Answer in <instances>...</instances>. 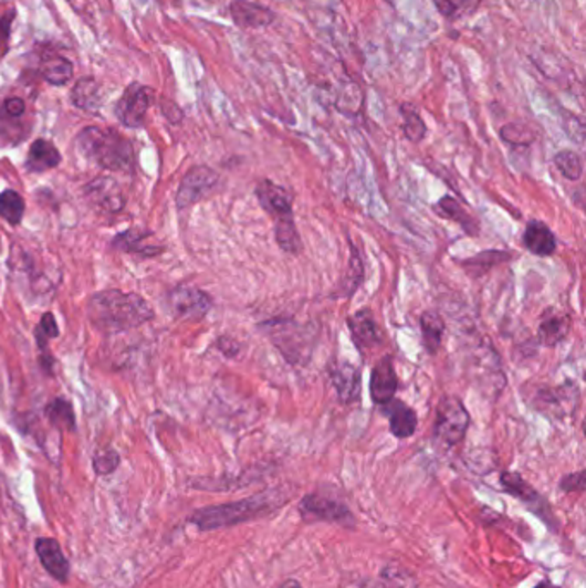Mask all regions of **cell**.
Masks as SVG:
<instances>
[{
  "mask_svg": "<svg viewBox=\"0 0 586 588\" xmlns=\"http://www.w3.org/2000/svg\"><path fill=\"white\" fill-rule=\"evenodd\" d=\"M76 145L89 163L107 171L126 173L134 165L131 142L116 130L89 126L78 134Z\"/></svg>",
  "mask_w": 586,
  "mask_h": 588,
  "instance_id": "obj_3",
  "label": "cell"
},
{
  "mask_svg": "<svg viewBox=\"0 0 586 588\" xmlns=\"http://www.w3.org/2000/svg\"><path fill=\"white\" fill-rule=\"evenodd\" d=\"M535 588H559V587H556V585H552V583H549V582H543V583H540L539 587H535Z\"/></svg>",
  "mask_w": 586,
  "mask_h": 588,
  "instance_id": "obj_46",
  "label": "cell"
},
{
  "mask_svg": "<svg viewBox=\"0 0 586 588\" xmlns=\"http://www.w3.org/2000/svg\"><path fill=\"white\" fill-rule=\"evenodd\" d=\"M397 381L396 367L392 356H383L381 362L373 367L370 373V396L371 401L379 406L387 404L396 397Z\"/></svg>",
  "mask_w": 586,
  "mask_h": 588,
  "instance_id": "obj_13",
  "label": "cell"
},
{
  "mask_svg": "<svg viewBox=\"0 0 586 588\" xmlns=\"http://www.w3.org/2000/svg\"><path fill=\"white\" fill-rule=\"evenodd\" d=\"M17 13L15 7L2 4L0 5V58L5 56L7 52V44H9V35H11V26Z\"/></svg>",
  "mask_w": 586,
  "mask_h": 588,
  "instance_id": "obj_40",
  "label": "cell"
},
{
  "mask_svg": "<svg viewBox=\"0 0 586 588\" xmlns=\"http://www.w3.org/2000/svg\"><path fill=\"white\" fill-rule=\"evenodd\" d=\"M560 488L564 492H583L585 490V470L566 475L560 482Z\"/></svg>",
  "mask_w": 586,
  "mask_h": 588,
  "instance_id": "obj_42",
  "label": "cell"
},
{
  "mask_svg": "<svg viewBox=\"0 0 586 588\" xmlns=\"http://www.w3.org/2000/svg\"><path fill=\"white\" fill-rule=\"evenodd\" d=\"M35 336H37V342L38 348L47 353L48 350V339H56L59 336V325L56 322L54 313L47 311L40 319V324L35 329Z\"/></svg>",
  "mask_w": 586,
  "mask_h": 588,
  "instance_id": "obj_38",
  "label": "cell"
},
{
  "mask_svg": "<svg viewBox=\"0 0 586 588\" xmlns=\"http://www.w3.org/2000/svg\"><path fill=\"white\" fill-rule=\"evenodd\" d=\"M350 243V262H348V268L342 276V280L339 282L336 291L332 293L334 299H348L354 296V293L361 288L363 280H365V265H363V258L361 253L356 248V245Z\"/></svg>",
  "mask_w": 586,
  "mask_h": 588,
  "instance_id": "obj_19",
  "label": "cell"
},
{
  "mask_svg": "<svg viewBox=\"0 0 586 588\" xmlns=\"http://www.w3.org/2000/svg\"><path fill=\"white\" fill-rule=\"evenodd\" d=\"M571 331V319L568 313L557 309H549L543 313L539 324V341L547 348H556Z\"/></svg>",
  "mask_w": 586,
  "mask_h": 588,
  "instance_id": "obj_17",
  "label": "cell"
},
{
  "mask_svg": "<svg viewBox=\"0 0 586 588\" xmlns=\"http://www.w3.org/2000/svg\"><path fill=\"white\" fill-rule=\"evenodd\" d=\"M229 15L233 17L235 26L245 30L268 28L277 19V15L270 7L251 0H233L229 4Z\"/></svg>",
  "mask_w": 586,
  "mask_h": 588,
  "instance_id": "obj_15",
  "label": "cell"
},
{
  "mask_svg": "<svg viewBox=\"0 0 586 588\" xmlns=\"http://www.w3.org/2000/svg\"><path fill=\"white\" fill-rule=\"evenodd\" d=\"M87 313L91 325L102 332L131 331L153 317V310L145 298L119 289L93 294L89 299Z\"/></svg>",
  "mask_w": 586,
  "mask_h": 588,
  "instance_id": "obj_1",
  "label": "cell"
},
{
  "mask_svg": "<svg viewBox=\"0 0 586 588\" xmlns=\"http://www.w3.org/2000/svg\"><path fill=\"white\" fill-rule=\"evenodd\" d=\"M45 415L48 418V422L58 428H64V430H74L76 428V418H74L73 404L62 397L52 399L47 408H45Z\"/></svg>",
  "mask_w": 586,
  "mask_h": 588,
  "instance_id": "obj_30",
  "label": "cell"
},
{
  "mask_svg": "<svg viewBox=\"0 0 586 588\" xmlns=\"http://www.w3.org/2000/svg\"><path fill=\"white\" fill-rule=\"evenodd\" d=\"M274 235H276L278 248L284 253L296 257L303 251V239L296 227V222H286L280 226H274Z\"/></svg>",
  "mask_w": 586,
  "mask_h": 588,
  "instance_id": "obj_32",
  "label": "cell"
},
{
  "mask_svg": "<svg viewBox=\"0 0 586 588\" xmlns=\"http://www.w3.org/2000/svg\"><path fill=\"white\" fill-rule=\"evenodd\" d=\"M445 19H459L475 15L484 0H432Z\"/></svg>",
  "mask_w": 586,
  "mask_h": 588,
  "instance_id": "obj_34",
  "label": "cell"
},
{
  "mask_svg": "<svg viewBox=\"0 0 586 588\" xmlns=\"http://www.w3.org/2000/svg\"><path fill=\"white\" fill-rule=\"evenodd\" d=\"M508 260H511L509 251L487 250L478 253L476 257L466 258L459 264L463 265V268L468 272L471 278H480V276L487 274L490 268H494L496 265L504 264Z\"/></svg>",
  "mask_w": 586,
  "mask_h": 588,
  "instance_id": "obj_28",
  "label": "cell"
},
{
  "mask_svg": "<svg viewBox=\"0 0 586 588\" xmlns=\"http://www.w3.org/2000/svg\"><path fill=\"white\" fill-rule=\"evenodd\" d=\"M382 585L385 588H416V578L399 564H387L382 570Z\"/></svg>",
  "mask_w": 586,
  "mask_h": 588,
  "instance_id": "obj_37",
  "label": "cell"
},
{
  "mask_svg": "<svg viewBox=\"0 0 586 588\" xmlns=\"http://www.w3.org/2000/svg\"><path fill=\"white\" fill-rule=\"evenodd\" d=\"M500 138L513 147H529L535 142L537 132L523 122H511L500 130Z\"/></svg>",
  "mask_w": 586,
  "mask_h": 588,
  "instance_id": "obj_36",
  "label": "cell"
},
{
  "mask_svg": "<svg viewBox=\"0 0 586 588\" xmlns=\"http://www.w3.org/2000/svg\"><path fill=\"white\" fill-rule=\"evenodd\" d=\"M383 413L389 416V428L391 434L397 439H408L418 426V416L413 408H410L404 401L392 399L387 404L381 406Z\"/></svg>",
  "mask_w": 586,
  "mask_h": 588,
  "instance_id": "obj_18",
  "label": "cell"
},
{
  "mask_svg": "<svg viewBox=\"0 0 586 588\" xmlns=\"http://www.w3.org/2000/svg\"><path fill=\"white\" fill-rule=\"evenodd\" d=\"M401 116H403V132L406 140L411 143H422L426 136V124L420 112L413 103H403L401 105Z\"/></svg>",
  "mask_w": 586,
  "mask_h": 588,
  "instance_id": "obj_29",
  "label": "cell"
},
{
  "mask_svg": "<svg viewBox=\"0 0 586 588\" xmlns=\"http://www.w3.org/2000/svg\"><path fill=\"white\" fill-rule=\"evenodd\" d=\"M219 348L220 352L225 354V356H229V358H235V354L239 353V344L235 342V339H220Z\"/></svg>",
  "mask_w": 586,
  "mask_h": 588,
  "instance_id": "obj_43",
  "label": "cell"
},
{
  "mask_svg": "<svg viewBox=\"0 0 586 588\" xmlns=\"http://www.w3.org/2000/svg\"><path fill=\"white\" fill-rule=\"evenodd\" d=\"M363 102H365V95H363V91L356 83L348 81L346 87L339 89L336 107H338L339 112H342L344 116H350V118L356 116L361 110Z\"/></svg>",
  "mask_w": 586,
  "mask_h": 588,
  "instance_id": "obj_31",
  "label": "cell"
},
{
  "mask_svg": "<svg viewBox=\"0 0 586 588\" xmlns=\"http://www.w3.org/2000/svg\"><path fill=\"white\" fill-rule=\"evenodd\" d=\"M255 194L260 206L274 219L276 226L294 221L293 196L284 186L270 179H264L256 184Z\"/></svg>",
  "mask_w": 586,
  "mask_h": 588,
  "instance_id": "obj_9",
  "label": "cell"
},
{
  "mask_svg": "<svg viewBox=\"0 0 586 588\" xmlns=\"http://www.w3.org/2000/svg\"><path fill=\"white\" fill-rule=\"evenodd\" d=\"M62 157L60 152L54 143L48 140H37L33 142L26 159V169L30 173H45L50 169H56L59 165Z\"/></svg>",
  "mask_w": 586,
  "mask_h": 588,
  "instance_id": "obj_24",
  "label": "cell"
},
{
  "mask_svg": "<svg viewBox=\"0 0 586 588\" xmlns=\"http://www.w3.org/2000/svg\"><path fill=\"white\" fill-rule=\"evenodd\" d=\"M500 484L511 496L527 502L529 509H533L535 513H539L542 518H545V515H547V502L539 496V492L533 487L525 482V478L519 473H514V471L502 473L500 475Z\"/></svg>",
  "mask_w": 586,
  "mask_h": 588,
  "instance_id": "obj_21",
  "label": "cell"
},
{
  "mask_svg": "<svg viewBox=\"0 0 586 588\" xmlns=\"http://www.w3.org/2000/svg\"><path fill=\"white\" fill-rule=\"evenodd\" d=\"M219 179V174L206 165L193 167L179 184L176 196L177 208L184 210L188 206L202 202L217 188Z\"/></svg>",
  "mask_w": 586,
  "mask_h": 588,
  "instance_id": "obj_7",
  "label": "cell"
},
{
  "mask_svg": "<svg viewBox=\"0 0 586 588\" xmlns=\"http://www.w3.org/2000/svg\"><path fill=\"white\" fill-rule=\"evenodd\" d=\"M40 73L44 76L45 81L54 87H64L71 81L74 69L71 60L62 58V56H50L42 60Z\"/></svg>",
  "mask_w": 586,
  "mask_h": 588,
  "instance_id": "obj_27",
  "label": "cell"
},
{
  "mask_svg": "<svg viewBox=\"0 0 586 588\" xmlns=\"http://www.w3.org/2000/svg\"><path fill=\"white\" fill-rule=\"evenodd\" d=\"M120 457L114 449H103L93 457V470L97 475H110L118 470Z\"/></svg>",
  "mask_w": 586,
  "mask_h": 588,
  "instance_id": "obj_39",
  "label": "cell"
},
{
  "mask_svg": "<svg viewBox=\"0 0 586 588\" xmlns=\"http://www.w3.org/2000/svg\"><path fill=\"white\" fill-rule=\"evenodd\" d=\"M559 173L568 181H580L583 177V159L572 150H560L554 157Z\"/></svg>",
  "mask_w": 586,
  "mask_h": 588,
  "instance_id": "obj_35",
  "label": "cell"
},
{
  "mask_svg": "<svg viewBox=\"0 0 586 588\" xmlns=\"http://www.w3.org/2000/svg\"><path fill=\"white\" fill-rule=\"evenodd\" d=\"M25 112H26V103L19 97L5 99L0 107V114H4L7 118L21 119Z\"/></svg>",
  "mask_w": 586,
  "mask_h": 588,
  "instance_id": "obj_41",
  "label": "cell"
},
{
  "mask_svg": "<svg viewBox=\"0 0 586 588\" xmlns=\"http://www.w3.org/2000/svg\"><path fill=\"white\" fill-rule=\"evenodd\" d=\"M286 500H288V494L284 488H270L246 499L202 508L191 515L190 523L202 531L227 529V527H235L239 523L270 515Z\"/></svg>",
  "mask_w": 586,
  "mask_h": 588,
  "instance_id": "obj_2",
  "label": "cell"
},
{
  "mask_svg": "<svg viewBox=\"0 0 586 588\" xmlns=\"http://www.w3.org/2000/svg\"><path fill=\"white\" fill-rule=\"evenodd\" d=\"M299 511L305 520H311V521H334V523H350L352 520L351 513L348 509V506L332 496H325V494H309L305 496L301 504H299Z\"/></svg>",
  "mask_w": 586,
  "mask_h": 588,
  "instance_id": "obj_10",
  "label": "cell"
},
{
  "mask_svg": "<svg viewBox=\"0 0 586 588\" xmlns=\"http://www.w3.org/2000/svg\"><path fill=\"white\" fill-rule=\"evenodd\" d=\"M85 196L91 205L102 212L116 214L126 205V198L119 186L118 181L112 177H97L85 188Z\"/></svg>",
  "mask_w": 586,
  "mask_h": 588,
  "instance_id": "obj_12",
  "label": "cell"
},
{
  "mask_svg": "<svg viewBox=\"0 0 586 588\" xmlns=\"http://www.w3.org/2000/svg\"><path fill=\"white\" fill-rule=\"evenodd\" d=\"M153 91L140 83H131L116 103V116L119 122L126 128H141L145 122Z\"/></svg>",
  "mask_w": 586,
  "mask_h": 588,
  "instance_id": "obj_8",
  "label": "cell"
},
{
  "mask_svg": "<svg viewBox=\"0 0 586 588\" xmlns=\"http://www.w3.org/2000/svg\"><path fill=\"white\" fill-rule=\"evenodd\" d=\"M469 426V413L461 399L455 396H444L435 408L434 422V439L451 449L465 439Z\"/></svg>",
  "mask_w": 586,
  "mask_h": 588,
  "instance_id": "obj_4",
  "label": "cell"
},
{
  "mask_svg": "<svg viewBox=\"0 0 586 588\" xmlns=\"http://www.w3.org/2000/svg\"><path fill=\"white\" fill-rule=\"evenodd\" d=\"M330 383L334 385L338 399L344 406H351L361 397V370L348 362H338L330 370Z\"/></svg>",
  "mask_w": 586,
  "mask_h": 588,
  "instance_id": "obj_14",
  "label": "cell"
},
{
  "mask_svg": "<svg viewBox=\"0 0 586 588\" xmlns=\"http://www.w3.org/2000/svg\"><path fill=\"white\" fill-rule=\"evenodd\" d=\"M434 212L445 219V221H453L455 224H459V227H463V231L468 236H476L480 233V226H478V221L468 214L463 205L455 200V196L451 194H445L442 196L439 202L435 205L432 206Z\"/></svg>",
  "mask_w": 586,
  "mask_h": 588,
  "instance_id": "obj_22",
  "label": "cell"
},
{
  "mask_svg": "<svg viewBox=\"0 0 586 588\" xmlns=\"http://www.w3.org/2000/svg\"><path fill=\"white\" fill-rule=\"evenodd\" d=\"M361 588H385L383 585H379V583H375V582H367V583H363V587Z\"/></svg>",
  "mask_w": 586,
  "mask_h": 588,
  "instance_id": "obj_45",
  "label": "cell"
},
{
  "mask_svg": "<svg viewBox=\"0 0 586 588\" xmlns=\"http://www.w3.org/2000/svg\"><path fill=\"white\" fill-rule=\"evenodd\" d=\"M212 298L193 286H177L167 294V305L179 320L200 322L212 309Z\"/></svg>",
  "mask_w": 586,
  "mask_h": 588,
  "instance_id": "obj_6",
  "label": "cell"
},
{
  "mask_svg": "<svg viewBox=\"0 0 586 588\" xmlns=\"http://www.w3.org/2000/svg\"><path fill=\"white\" fill-rule=\"evenodd\" d=\"M278 588H301V585L296 580H288V582H284Z\"/></svg>",
  "mask_w": 586,
  "mask_h": 588,
  "instance_id": "obj_44",
  "label": "cell"
},
{
  "mask_svg": "<svg viewBox=\"0 0 586 588\" xmlns=\"http://www.w3.org/2000/svg\"><path fill=\"white\" fill-rule=\"evenodd\" d=\"M150 237H152V233H148V231L130 229V231H124V233L116 236L114 241H112V247L116 250L124 251V253H134V255H141V257L161 255V251L163 248L150 245L148 243Z\"/></svg>",
  "mask_w": 586,
  "mask_h": 588,
  "instance_id": "obj_23",
  "label": "cell"
},
{
  "mask_svg": "<svg viewBox=\"0 0 586 588\" xmlns=\"http://www.w3.org/2000/svg\"><path fill=\"white\" fill-rule=\"evenodd\" d=\"M25 215V200L15 190L0 193V217L11 226H19Z\"/></svg>",
  "mask_w": 586,
  "mask_h": 588,
  "instance_id": "obj_33",
  "label": "cell"
},
{
  "mask_svg": "<svg viewBox=\"0 0 586 588\" xmlns=\"http://www.w3.org/2000/svg\"><path fill=\"white\" fill-rule=\"evenodd\" d=\"M420 329H422V339H424L426 353H437L445 334V320L442 319L439 311L425 310L420 317Z\"/></svg>",
  "mask_w": 586,
  "mask_h": 588,
  "instance_id": "obj_26",
  "label": "cell"
},
{
  "mask_svg": "<svg viewBox=\"0 0 586 588\" xmlns=\"http://www.w3.org/2000/svg\"><path fill=\"white\" fill-rule=\"evenodd\" d=\"M35 551H37V556L40 559L47 573L59 582L68 580L69 562H68V559L62 552V547L56 539H48V537L38 539L35 542Z\"/></svg>",
  "mask_w": 586,
  "mask_h": 588,
  "instance_id": "obj_16",
  "label": "cell"
},
{
  "mask_svg": "<svg viewBox=\"0 0 586 588\" xmlns=\"http://www.w3.org/2000/svg\"><path fill=\"white\" fill-rule=\"evenodd\" d=\"M348 329L351 332L352 342L360 353H365L367 350H375L382 344L381 327L370 309L358 310L350 315Z\"/></svg>",
  "mask_w": 586,
  "mask_h": 588,
  "instance_id": "obj_11",
  "label": "cell"
},
{
  "mask_svg": "<svg viewBox=\"0 0 586 588\" xmlns=\"http://www.w3.org/2000/svg\"><path fill=\"white\" fill-rule=\"evenodd\" d=\"M71 102L74 107H78L81 110L97 112L102 107V95H100L99 81L91 76L78 79L71 89Z\"/></svg>",
  "mask_w": 586,
  "mask_h": 588,
  "instance_id": "obj_25",
  "label": "cell"
},
{
  "mask_svg": "<svg viewBox=\"0 0 586 588\" xmlns=\"http://www.w3.org/2000/svg\"><path fill=\"white\" fill-rule=\"evenodd\" d=\"M523 245L535 257H550L557 250L556 236L542 221L528 222L523 233Z\"/></svg>",
  "mask_w": 586,
  "mask_h": 588,
  "instance_id": "obj_20",
  "label": "cell"
},
{
  "mask_svg": "<svg viewBox=\"0 0 586 588\" xmlns=\"http://www.w3.org/2000/svg\"><path fill=\"white\" fill-rule=\"evenodd\" d=\"M578 399H580L578 387L571 383H564L557 387L542 385V387H533L529 406L535 408L537 412L547 413V415L570 416L576 412Z\"/></svg>",
  "mask_w": 586,
  "mask_h": 588,
  "instance_id": "obj_5",
  "label": "cell"
}]
</instances>
